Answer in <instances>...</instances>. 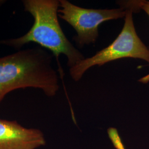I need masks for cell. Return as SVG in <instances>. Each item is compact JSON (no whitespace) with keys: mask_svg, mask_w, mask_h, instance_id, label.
<instances>
[{"mask_svg":"<svg viewBox=\"0 0 149 149\" xmlns=\"http://www.w3.org/2000/svg\"><path fill=\"white\" fill-rule=\"evenodd\" d=\"M108 136L111 139L113 145L116 149H125L122 141L120 137L116 128H108L107 130Z\"/></svg>","mask_w":149,"mask_h":149,"instance_id":"52a82bcc","label":"cell"},{"mask_svg":"<svg viewBox=\"0 0 149 149\" xmlns=\"http://www.w3.org/2000/svg\"><path fill=\"white\" fill-rule=\"evenodd\" d=\"M45 144L40 130L25 128L17 121L0 119V149H36Z\"/></svg>","mask_w":149,"mask_h":149,"instance_id":"5b68a950","label":"cell"},{"mask_svg":"<svg viewBox=\"0 0 149 149\" xmlns=\"http://www.w3.org/2000/svg\"><path fill=\"white\" fill-rule=\"evenodd\" d=\"M59 17L74 28L77 35L73 39L77 45L95 43L98 37L99 26L103 22L122 18L126 9L123 7L114 9H87L74 5L67 0H59Z\"/></svg>","mask_w":149,"mask_h":149,"instance_id":"277c9868","label":"cell"},{"mask_svg":"<svg viewBox=\"0 0 149 149\" xmlns=\"http://www.w3.org/2000/svg\"><path fill=\"white\" fill-rule=\"evenodd\" d=\"M133 13L130 9H126L122 30L109 46L70 68V74L74 81L81 80L86 71L91 68L102 66L118 59L128 58L141 59L149 64V49L136 33Z\"/></svg>","mask_w":149,"mask_h":149,"instance_id":"3957f363","label":"cell"},{"mask_svg":"<svg viewBox=\"0 0 149 149\" xmlns=\"http://www.w3.org/2000/svg\"><path fill=\"white\" fill-rule=\"evenodd\" d=\"M126 5L128 8L132 10L134 13L139 12L143 10L149 17V1H126Z\"/></svg>","mask_w":149,"mask_h":149,"instance_id":"8992f818","label":"cell"},{"mask_svg":"<svg viewBox=\"0 0 149 149\" xmlns=\"http://www.w3.org/2000/svg\"><path fill=\"white\" fill-rule=\"evenodd\" d=\"M24 10L34 18V23L26 34L20 37L1 40L0 44L20 49L30 43H37L49 50L59 61L60 54L65 55L70 68L85 58L66 37L60 25L58 0H24Z\"/></svg>","mask_w":149,"mask_h":149,"instance_id":"7a4b0ae2","label":"cell"},{"mask_svg":"<svg viewBox=\"0 0 149 149\" xmlns=\"http://www.w3.org/2000/svg\"><path fill=\"white\" fill-rule=\"evenodd\" d=\"M53 56L39 47L0 58V103L12 91L38 88L49 97L59 91V76L52 67Z\"/></svg>","mask_w":149,"mask_h":149,"instance_id":"6da1fadb","label":"cell"}]
</instances>
